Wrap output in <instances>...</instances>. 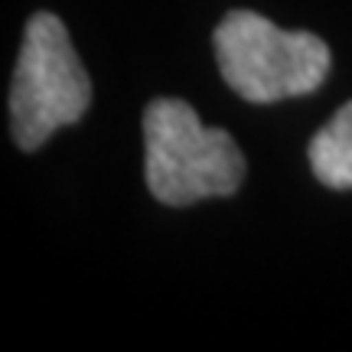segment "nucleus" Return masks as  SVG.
<instances>
[{
	"label": "nucleus",
	"mask_w": 352,
	"mask_h": 352,
	"mask_svg": "<svg viewBox=\"0 0 352 352\" xmlns=\"http://www.w3.org/2000/svg\"><path fill=\"white\" fill-rule=\"evenodd\" d=\"M212 50L222 82L252 104L310 95L333 65L329 46L316 33H287L254 10L226 13L212 33Z\"/></svg>",
	"instance_id": "nucleus-2"
},
{
	"label": "nucleus",
	"mask_w": 352,
	"mask_h": 352,
	"mask_svg": "<svg viewBox=\"0 0 352 352\" xmlns=\"http://www.w3.org/2000/svg\"><path fill=\"white\" fill-rule=\"evenodd\" d=\"M91 108V78L69 39L65 23L50 10L26 20L10 82V134L20 151L33 153L46 140L78 124Z\"/></svg>",
	"instance_id": "nucleus-3"
},
{
	"label": "nucleus",
	"mask_w": 352,
	"mask_h": 352,
	"mask_svg": "<svg viewBox=\"0 0 352 352\" xmlns=\"http://www.w3.org/2000/svg\"><path fill=\"white\" fill-rule=\"evenodd\" d=\"M144 183L157 202L183 209L239 192L245 153L222 127H206L183 98H153L144 108Z\"/></svg>",
	"instance_id": "nucleus-1"
},
{
	"label": "nucleus",
	"mask_w": 352,
	"mask_h": 352,
	"mask_svg": "<svg viewBox=\"0 0 352 352\" xmlns=\"http://www.w3.org/2000/svg\"><path fill=\"white\" fill-rule=\"evenodd\" d=\"M307 160L316 183L327 189H352V101L314 134L307 144Z\"/></svg>",
	"instance_id": "nucleus-4"
}]
</instances>
